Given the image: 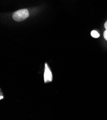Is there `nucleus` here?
<instances>
[{"label": "nucleus", "instance_id": "1", "mask_svg": "<svg viewBox=\"0 0 107 120\" xmlns=\"http://www.w3.org/2000/svg\"><path fill=\"white\" fill-rule=\"evenodd\" d=\"M29 12L27 9H21L14 12L13 14V18L15 21H22L29 16Z\"/></svg>", "mask_w": 107, "mask_h": 120}, {"label": "nucleus", "instance_id": "2", "mask_svg": "<svg viewBox=\"0 0 107 120\" xmlns=\"http://www.w3.org/2000/svg\"><path fill=\"white\" fill-rule=\"evenodd\" d=\"M46 67L44 72V81L45 83H47L48 82H51L52 80V73L50 70V68L48 67L47 64L45 65Z\"/></svg>", "mask_w": 107, "mask_h": 120}, {"label": "nucleus", "instance_id": "5", "mask_svg": "<svg viewBox=\"0 0 107 120\" xmlns=\"http://www.w3.org/2000/svg\"><path fill=\"white\" fill-rule=\"evenodd\" d=\"M104 27H105V28L106 29V30H107V21L105 22L104 24Z\"/></svg>", "mask_w": 107, "mask_h": 120}, {"label": "nucleus", "instance_id": "4", "mask_svg": "<svg viewBox=\"0 0 107 120\" xmlns=\"http://www.w3.org/2000/svg\"><path fill=\"white\" fill-rule=\"evenodd\" d=\"M104 38L107 41V30H105L104 32Z\"/></svg>", "mask_w": 107, "mask_h": 120}, {"label": "nucleus", "instance_id": "3", "mask_svg": "<svg viewBox=\"0 0 107 120\" xmlns=\"http://www.w3.org/2000/svg\"><path fill=\"white\" fill-rule=\"evenodd\" d=\"M91 35L93 38H98L100 36L99 33L96 31H95V30L92 31L91 32Z\"/></svg>", "mask_w": 107, "mask_h": 120}]
</instances>
